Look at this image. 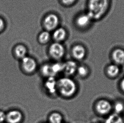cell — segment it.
Returning <instances> with one entry per match:
<instances>
[{
	"instance_id": "obj_1",
	"label": "cell",
	"mask_w": 124,
	"mask_h": 123,
	"mask_svg": "<svg viewBox=\"0 0 124 123\" xmlns=\"http://www.w3.org/2000/svg\"><path fill=\"white\" fill-rule=\"evenodd\" d=\"M77 89L76 82L68 77H63L57 81V92L63 96L70 97L73 96Z\"/></svg>"
},
{
	"instance_id": "obj_2",
	"label": "cell",
	"mask_w": 124,
	"mask_h": 123,
	"mask_svg": "<svg viewBox=\"0 0 124 123\" xmlns=\"http://www.w3.org/2000/svg\"><path fill=\"white\" fill-rule=\"evenodd\" d=\"M108 3L109 0H90L88 14L92 19H99L106 12Z\"/></svg>"
},
{
	"instance_id": "obj_3",
	"label": "cell",
	"mask_w": 124,
	"mask_h": 123,
	"mask_svg": "<svg viewBox=\"0 0 124 123\" xmlns=\"http://www.w3.org/2000/svg\"><path fill=\"white\" fill-rule=\"evenodd\" d=\"M50 56L55 60H60L64 56L65 49L61 44L58 42L54 43L51 45L49 49Z\"/></svg>"
},
{
	"instance_id": "obj_4",
	"label": "cell",
	"mask_w": 124,
	"mask_h": 123,
	"mask_svg": "<svg viewBox=\"0 0 124 123\" xmlns=\"http://www.w3.org/2000/svg\"><path fill=\"white\" fill-rule=\"evenodd\" d=\"M21 65L23 70L26 73H33L37 68V63L35 60L27 56L22 59Z\"/></svg>"
},
{
	"instance_id": "obj_5",
	"label": "cell",
	"mask_w": 124,
	"mask_h": 123,
	"mask_svg": "<svg viewBox=\"0 0 124 123\" xmlns=\"http://www.w3.org/2000/svg\"><path fill=\"white\" fill-rule=\"evenodd\" d=\"M96 111L102 115L107 114L112 109L111 103L107 100L102 99L97 102L95 105Z\"/></svg>"
},
{
	"instance_id": "obj_6",
	"label": "cell",
	"mask_w": 124,
	"mask_h": 123,
	"mask_svg": "<svg viewBox=\"0 0 124 123\" xmlns=\"http://www.w3.org/2000/svg\"><path fill=\"white\" fill-rule=\"evenodd\" d=\"M59 23L58 17L54 14H50L46 17L44 20V25L45 28L48 30L55 29Z\"/></svg>"
},
{
	"instance_id": "obj_7",
	"label": "cell",
	"mask_w": 124,
	"mask_h": 123,
	"mask_svg": "<svg viewBox=\"0 0 124 123\" xmlns=\"http://www.w3.org/2000/svg\"><path fill=\"white\" fill-rule=\"evenodd\" d=\"M22 113L18 110L8 112L6 114V121L8 123H20L23 119Z\"/></svg>"
},
{
	"instance_id": "obj_8",
	"label": "cell",
	"mask_w": 124,
	"mask_h": 123,
	"mask_svg": "<svg viewBox=\"0 0 124 123\" xmlns=\"http://www.w3.org/2000/svg\"><path fill=\"white\" fill-rule=\"evenodd\" d=\"M45 87L50 94L54 95L57 92V81L54 77H48L45 81Z\"/></svg>"
},
{
	"instance_id": "obj_9",
	"label": "cell",
	"mask_w": 124,
	"mask_h": 123,
	"mask_svg": "<svg viewBox=\"0 0 124 123\" xmlns=\"http://www.w3.org/2000/svg\"><path fill=\"white\" fill-rule=\"evenodd\" d=\"M77 65L75 62L70 60L64 63L63 72L67 76L74 75L77 70Z\"/></svg>"
},
{
	"instance_id": "obj_10",
	"label": "cell",
	"mask_w": 124,
	"mask_h": 123,
	"mask_svg": "<svg viewBox=\"0 0 124 123\" xmlns=\"http://www.w3.org/2000/svg\"><path fill=\"white\" fill-rule=\"evenodd\" d=\"M72 54L73 57L76 60H83L85 57L86 54L85 48L81 45H76L72 48Z\"/></svg>"
},
{
	"instance_id": "obj_11",
	"label": "cell",
	"mask_w": 124,
	"mask_h": 123,
	"mask_svg": "<svg viewBox=\"0 0 124 123\" xmlns=\"http://www.w3.org/2000/svg\"><path fill=\"white\" fill-rule=\"evenodd\" d=\"M113 60L116 63L122 64L124 63V51L120 48L114 50L112 53Z\"/></svg>"
},
{
	"instance_id": "obj_12",
	"label": "cell",
	"mask_w": 124,
	"mask_h": 123,
	"mask_svg": "<svg viewBox=\"0 0 124 123\" xmlns=\"http://www.w3.org/2000/svg\"><path fill=\"white\" fill-rule=\"evenodd\" d=\"M14 52L15 56L17 58L22 60L26 56L27 51L25 46L22 44H18L15 46Z\"/></svg>"
},
{
	"instance_id": "obj_13",
	"label": "cell",
	"mask_w": 124,
	"mask_h": 123,
	"mask_svg": "<svg viewBox=\"0 0 124 123\" xmlns=\"http://www.w3.org/2000/svg\"><path fill=\"white\" fill-rule=\"evenodd\" d=\"M92 20V19L91 17L87 14H83L78 17L76 20V22L79 27H84L89 25Z\"/></svg>"
},
{
	"instance_id": "obj_14",
	"label": "cell",
	"mask_w": 124,
	"mask_h": 123,
	"mask_svg": "<svg viewBox=\"0 0 124 123\" xmlns=\"http://www.w3.org/2000/svg\"><path fill=\"white\" fill-rule=\"evenodd\" d=\"M105 123H124V121L119 114L115 113L109 115L106 119Z\"/></svg>"
},
{
	"instance_id": "obj_15",
	"label": "cell",
	"mask_w": 124,
	"mask_h": 123,
	"mask_svg": "<svg viewBox=\"0 0 124 123\" xmlns=\"http://www.w3.org/2000/svg\"><path fill=\"white\" fill-rule=\"evenodd\" d=\"M53 36L54 39L57 41H61L65 38L66 32L64 29L59 28L56 29L54 32Z\"/></svg>"
},
{
	"instance_id": "obj_16",
	"label": "cell",
	"mask_w": 124,
	"mask_h": 123,
	"mask_svg": "<svg viewBox=\"0 0 124 123\" xmlns=\"http://www.w3.org/2000/svg\"><path fill=\"white\" fill-rule=\"evenodd\" d=\"M106 70L108 75L111 77L116 76L120 71L119 67L115 64L109 65L108 67Z\"/></svg>"
},
{
	"instance_id": "obj_17",
	"label": "cell",
	"mask_w": 124,
	"mask_h": 123,
	"mask_svg": "<svg viewBox=\"0 0 124 123\" xmlns=\"http://www.w3.org/2000/svg\"><path fill=\"white\" fill-rule=\"evenodd\" d=\"M50 123H62L63 121V116L58 112L52 113L49 117Z\"/></svg>"
},
{
	"instance_id": "obj_18",
	"label": "cell",
	"mask_w": 124,
	"mask_h": 123,
	"mask_svg": "<svg viewBox=\"0 0 124 123\" xmlns=\"http://www.w3.org/2000/svg\"><path fill=\"white\" fill-rule=\"evenodd\" d=\"M41 72L42 75L44 76L47 77V78L50 77H54L52 72L51 65L45 64L43 65L41 69Z\"/></svg>"
},
{
	"instance_id": "obj_19",
	"label": "cell",
	"mask_w": 124,
	"mask_h": 123,
	"mask_svg": "<svg viewBox=\"0 0 124 123\" xmlns=\"http://www.w3.org/2000/svg\"><path fill=\"white\" fill-rule=\"evenodd\" d=\"M52 72L54 76L63 71L64 63L61 62H56L51 65Z\"/></svg>"
},
{
	"instance_id": "obj_20",
	"label": "cell",
	"mask_w": 124,
	"mask_h": 123,
	"mask_svg": "<svg viewBox=\"0 0 124 123\" xmlns=\"http://www.w3.org/2000/svg\"><path fill=\"white\" fill-rule=\"evenodd\" d=\"M77 72L80 76L85 77L89 74V69L85 65H82L78 67Z\"/></svg>"
},
{
	"instance_id": "obj_21",
	"label": "cell",
	"mask_w": 124,
	"mask_h": 123,
	"mask_svg": "<svg viewBox=\"0 0 124 123\" xmlns=\"http://www.w3.org/2000/svg\"><path fill=\"white\" fill-rule=\"evenodd\" d=\"M50 38V34L48 32H43L39 36V41L41 43H46L49 41Z\"/></svg>"
},
{
	"instance_id": "obj_22",
	"label": "cell",
	"mask_w": 124,
	"mask_h": 123,
	"mask_svg": "<svg viewBox=\"0 0 124 123\" xmlns=\"http://www.w3.org/2000/svg\"><path fill=\"white\" fill-rule=\"evenodd\" d=\"M114 108L116 113L119 114L124 110V104L120 102H117L114 105Z\"/></svg>"
},
{
	"instance_id": "obj_23",
	"label": "cell",
	"mask_w": 124,
	"mask_h": 123,
	"mask_svg": "<svg viewBox=\"0 0 124 123\" xmlns=\"http://www.w3.org/2000/svg\"><path fill=\"white\" fill-rule=\"evenodd\" d=\"M6 22L3 18L0 17V33L4 30L6 28Z\"/></svg>"
},
{
	"instance_id": "obj_24",
	"label": "cell",
	"mask_w": 124,
	"mask_h": 123,
	"mask_svg": "<svg viewBox=\"0 0 124 123\" xmlns=\"http://www.w3.org/2000/svg\"><path fill=\"white\" fill-rule=\"evenodd\" d=\"M6 120V114L4 112L0 111V123H3Z\"/></svg>"
},
{
	"instance_id": "obj_25",
	"label": "cell",
	"mask_w": 124,
	"mask_h": 123,
	"mask_svg": "<svg viewBox=\"0 0 124 123\" xmlns=\"http://www.w3.org/2000/svg\"><path fill=\"white\" fill-rule=\"evenodd\" d=\"M76 0H62V1L64 4L66 5H70L73 3Z\"/></svg>"
},
{
	"instance_id": "obj_26",
	"label": "cell",
	"mask_w": 124,
	"mask_h": 123,
	"mask_svg": "<svg viewBox=\"0 0 124 123\" xmlns=\"http://www.w3.org/2000/svg\"><path fill=\"white\" fill-rule=\"evenodd\" d=\"M121 86L122 88L124 91V79H123V81L121 82Z\"/></svg>"
},
{
	"instance_id": "obj_27",
	"label": "cell",
	"mask_w": 124,
	"mask_h": 123,
	"mask_svg": "<svg viewBox=\"0 0 124 123\" xmlns=\"http://www.w3.org/2000/svg\"><path fill=\"white\" fill-rule=\"evenodd\" d=\"M123 69H124V66H123Z\"/></svg>"
},
{
	"instance_id": "obj_28",
	"label": "cell",
	"mask_w": 124,
	"mask_h": 123,
	"mask_svg": "<svg viewBox=\"0 0 124 123\" xmlns=\"http://www.w3.org/2000/svg\"></svg>"
}]
</instances>
